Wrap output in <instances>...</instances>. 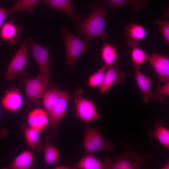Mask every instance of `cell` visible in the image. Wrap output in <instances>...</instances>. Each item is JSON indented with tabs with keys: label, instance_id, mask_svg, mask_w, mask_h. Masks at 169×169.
Segmentation results:
<instances>
[{
	"label": "cell",
	"instance_id": "cell-17",
	"mask_svg": "<svg viewBox=\"0 0 169 169\" xmlns=\"http://www.w3.org/2000/svg\"><path fill=\"white\" fill-rule=\"evenodd\" d=\"M33 161V153L29 150H26L18 155L12 163L3 169H30L32 167Z\"/></svg>",
	"mask_w": 169,
	"mask_h": 169
},
{
	"label": "cell",
	"instance_id": "cell-33",
	"mask_svg": "<svg viewBox=\"0 0 169 169\" xmlns=\"http://www.w3.org/2000/svg\"><path fill=\"white\" fill-rule=\"evenodd\" d=\"M70 167L64 166H59L55 167V169H69L71 168Z\"/></svg>",
	"mask_w": 169,
	"mask_h": 169
},
{
	"label": "cell",
	"instance_id": "cell-27",
	"mask_svg": "<svg viewBox=\"0 0 169 169\" xmlns=\"http://www.w3.org/2000/svg\"><path fill=\"white\" fill-rule=\"evenodd\" d=\"M44 0H18L15 5L9 8L10 13L25 11L31 13L34 11L33 6Z\"/></svg>",
	"mask_w": 169,
	"mask_h": 169
},
{
	"label": "cell",
	"instance_id": "cell-32",
	"mask_svg": "<svg viewBox=\"0 0 169 169\" xmlns=\"http://www.w3.org/2000/svg\"><path fill=\"white\" fill-rule=\"evenodd\" d=\"M1 116V110L0 107V120ZM8 131L6 129H2L0 125V140L3 138H6L8 135Z\"/></svg>",
	"mask_w": 169,
	"mask_h": 169
},
{
	"label": "cell",
	"instance_id": "cell-7",
	"mask_svg": "<svg viewBox=\"0 0 169 169\" xmlns=\"http://www.w3.org/2000/svg\"><path fill=\"white\" fill-rule=\"evenodd\" d=\"M28 44L31 53L40 69L38 75L49 83L50 67L52 61L50 58L49 49L32 38L29 39Z\"/></svg>",
	"mask_w": 169,
	"mask_h": 169
},
{
	"label": "cell",
	"instance_id": "cell-23",
	"mask_svg": "<svg viewBox=\"0 0 169 169\" xmlns=\"http://www.w3.org/2000/svg\"><path fill=\"white\" fill-rule=\"evenodd\" d=\"M117 48L114 45L108 43L103 45L101 50V58L106 68L118 63L119 56Z\"/></svg>",
	"mask_w": 169,
	"mask_h": 169
},
{
	"label": "cell",
	"instance_id": "cell-20",
	"mask_svg": "<svg viewBox=\"0 0 169 169\" xmlns=\"http://www.w3.org/2000/svg\"><path fill=\"white\" fill-rule=\"evenodd\" d=\"M73 168L79 169H108V166L105 162H101L92 154H87Z\"/></svg>",
	"mask_w": 169,
	"mask_h": 169
},
{
	"label": "cell",
	"instance_id": "cell-21",
	"mask_svg": "<svg viewBox=\"0 0 169 169\" xmlns=\"http://www.w3.org/2000/svg\"><path fill=\"white\" fill-rule=\"evenodd\" d=\"M39 130L29 126L24 130L26 141L29 146L33 150L40 152L43 150L44 145L40 141Z\"/></svg>",
	"mask_w": 169,
	"mask_h": 169
},
{
	"label": "cell",
	"instance_id": "cell-28",
	"mask_svg": "<svg viewBox=\"0 0 169 169\" xmlns=\"http://www.w3.org/2000/svg\"><path fill=\"white\" fill-rule=\"evenodd\" d=\"M107 68L104 66L98 71L92 74L89 78L88 84L91 87H96L100 86L102 83Z\"/></svg>",
	"mask_w": 169,
	"mask_h": 169
},
{
	"label": "cell",
	"instance_id": "cell-29",
	"mask_svg": "<svg viewBox=\"0 0 169 169\" xmlns=\"http://www.w3.org/2000/svg\"><path fill=\"white\" fill-rule=\"evenodd\" d=\"M156 23L158 26L159 30L161 32L166 42L169 44V21L166 18L163 20H157Z\"/></svg>",
	"mask_w": 169,
	"mask_h": 169
},
{
	"label": "cell",
	"instance_id": "cell-26",
	"mask_svg": "<svg viewBox=\"0 0 169 169\" xmlns=\"http://www.w3.org/2000/svg\"><path fill=\"white\" fill-rule=\"evenodd\" d=\"M131 48V57L134 68L140 69L142 64L147 59L148 54L138 45L134 46Z\"/></svg>",
	"mask_w": 169,
	"mask_h": 169
},
{
	"label": "cell",
	"instance_id": "cell-15",
	"mask_svg": "<svg viewBox=\"0 0 169 169\" xmlns=\"http://www.w3.org/2000/svg\"><path fill=\"white\" fill-rule=\"evenodd\" d=\"M47 112L43 109H34L28 114V123L30 127L36 129L41 132L47 126L49 120Z\"/></svg>",
	"mask_w": 169,
	"mask_h": 169
},
{
	"label": "cell",
	"instance_id": "cell-18",
	"mask_svg": "<svg viewBox=\"0 0 169 169\" xmlns=\"http://www.w3.org/2000/svg\"><path fill=\"white\" fill-rule=\"evenodd\" d=\"M153 131L150 132L148 135L152 138H156L162 145L167 149H169V130L164 127L163 122L159 118L154 121Z\"/></svg>",
	"mask_w": 169,
	"mask_h": 169
},
{
	"label": "cell",
	"instance_id": "cell-19",
	"mask_svg": "<svg viewBox=\"0 0 169 169\" xmlns=\"http://www.w3.org/2000/svg\"><path fill=\"white\" fill-rule=\"evenodd\" d=\"M106 2L110 9L117 10L123 7L131 5L135 12L138 11L150 3L148 0H106Z\"/></svg>",
	"mask_w": 169,
	"mask_h": 169
},
{
	"label": "cell",
	"instance_id": "cell-3",
	"mask_svg": "<svg viewBox=\"0 0 169 169\" xmlns=\"http://www.w3.org/2000/svg\"><path fill=\"white\" fill-rule=\"evenodd\" d=\"M60 33L65 45L66 64L69 67L75 68L79 58L88 49L89 41H83L75 35L71 33L67 27L62 28Z\"/></svg>",
	"mask_w": 169,
	"mask_h": 169
},
{
	"label": "cell",
	"instance_id": "cell-9",
	"mask_svg": "<svg viewBox=\"0 0 169 169\" xmlns=\"http://www.w3.org/2000/svg\"><path fill=\"white\" fill-rule=\"evenodd\" d=\"M28 40L26 39L13 57L4 75L6 80H11L19 72L23 71L28 63Z\"/></svg>",
	"mask_w": 169,
	"mask_h": 169
},
{
	"label": "cell",
	"instance_id": "cell-13",
	"mask_svg": "<svg viewBox=\"0 0 169 169\" xmlns=\"http://www.w3.org/2000/svg\"><path fill=\"white\" fill-rule=\"evenodd\" d=\"M22 30L21 26L16 25L14 21L10 20L3 25L0 30V38L9 44L17 43L20 39V33Z\"/></svg>",
	"mask_w": 169,
	"mask_h": 169
},
{
	"label": "cell",
	"instance_id": "cell-34",
	"mask_svg": "<svg viewBox=\"0 0 169 169\" xmlns=\"http://www.w3.org/2000/svg\"><path fill=\"white\" fill-rule=\"evenodd\" d=\"M169 161L167 160L166 162V164L161 169H169Z\"/></svg>",
	"mask_w": 169,
	"mask_h": 169
},
{
	"label": "cell",
	"instance_id": "cell-22",
	"mask_svg": "<svg viewBox=\"0 0 169 169\" xmlns=\"http://www.w3.org/2000/svg\"><path fill=\"white\" fill-rule=\"evenodd\" d=\"M51 138L49 136H47L43 150L46 166L57 163L59 159L58 151L51 142Z\"/></svg>",
	"mask_w": 169,
	"mask_h": 169
},
{
	"label": "cell",
	"instance_id": "cell-8",
	"mask_svg": "<svg viewBox=\"0 0 169 169\" xmlns=\"http://www.w3.org/2000/svg\"><path fill=\"white\" fill-rule=\"evenodd\" d=\"M23 81L28 100L34 105H39L40 98L48 88L49 83L38 75L33 78H26Z\"/></svg>",
	"mask_w": 169,
	"mask_h": 169
},
{
	"label": "cell",
	"instance_id": "cell-6",
	"mask_svg": "<svg viewBox=\"0 0 169 169\" xmlns=\"http://www.w3.org/2000/svg\"><path fill=\"white\" fill-rule=\"evenodd\" d=\"M83 91V90L80 88L74 91V103L76 116L86 123L98 120L102 115L98 113L92 101L82 96Z\"/></svg>",
	"mask_w": 169,
	"mask_h": 169
},
{
	"label": "cell",
	"instance_id": "cell-11",
	"mask_svg": "<svg viewBox=\"0 0 169 169\" xmlns=\"http://www.w3.org/2000/svg\"><path fill=\"white\" fill-rule=\"evenodd\" d=\"M147 59L157 74L159 79L163 82H169V57L155 53L148 54Z\"/></svg>",
	"mask_w": 169,
	"mask_h": 169
},
{
	"label": "cell",
	"instance_id": "cell-24",
	"mask_svg": "<svg viewBox=\"0 0 169 169\" xmlns=\"http://www.w3.org/2000/svg\"><path fill=\"white\" fill-rule=\"evenodd\" d=\"M124 34L128 38L140 41L146 37L147 32L142 25L132 22L125 27Z\"/></svg>",
	"mask_w": 169,
	"mask_h": 169
},
{
	"label": "cell",
	"instance_id": "cell-14",
	"mask_svg": "<svg viewBox=\"0 0 169 169\" xmlns=\"http://www.w3.org/2000/svg\"><path fill=\"white\" fill-rule=\"evenodd\" d=\"M50 8L58 10L67 14L76 23L80 19L81 16L75 13L72 0H44Z\"/></svg>",
	"mask_w": 169,
	"mask_h": 169
},
{
	"label": "cell",
	"instance_id": "cell-12",
	"mask_svg": "<svg viewBox=\"0 0 169 169\" xmlns=\"http://www.w3.org/2000/svg\"><path fill=\"white\" fill-rule=\"evenodd\" d=\"M107 69L103 81L100 86V94L106 92L114 84L123 82L125 76V72L120 69L118 63Z\"/></svg>",
	"mask_w": 169,
	"mask_h": 169
},
{
	"label": "cell",
	"instance_id": "cell-16",
	"mask_svg": "<svg viewBox=\"0 0 169 169\" xmlns=\"http://www.w3.org/2000/svg\"><path fill=\"white\" fill-rule=\"evenodd\" d=\"M3 106L7 110L15 112L22 106L23 99L18 89L6 92L2 101Z\"/></svg>",
	"mask_w": 169,
	"mask_h": 169
},
{
	"label": "cell",
	"instance_id": "cell-25",
	"mask_svg": "<svg viewBox=\"0 0 169 169\" xmlns=\"http://www.w3.org/2000/svg\"><path fill=\"white\" fill-rule=\"evenodd\" d=\"M61 92L58 88L54 87L47 89L42 95L43 105L48 113L60 95Z\"/></svg>",
	"mask_w": 169,
	"mask_h": 169
},
{
	"label": "cell",
	"instance_id": "cell-31",
	"mask_svg": "<svg viewBox=\"0 0 169 169\" xmlns=\"http://www.w3.org/2000/svg\"><path fill=\"white\" fill-rule=\"evenodd\" d=\"M10 13L9 9L0 6V30L8 16Z\"/></svg>",
	"mask_w": 169,
	"mask_h": 169
},
{
	"label": "cell",
	"instance_id": "cell-5",
	"mask_svg": "<svg viewBox=\"0 0 169 169\" xmlns=\"http://www.w3.org/2000/svg\"><path fill=\"white\" fill-rule=\"evenodd\" d=\"M70 97L67 91H62L48 113L49 120L46 133L51 137L56 135L59 130V124L65 113Z\"/></svg>",
	"mask_w": 169,
	"mask_h": 169
},
{
	"label": "cell",
	"instance_id": "cell-2",
	"mask_svg": "<svg viewBox=\"0 0 169 169\" xmlns=\"http://www.w3.org/2000/svg\"><path fill=\"white\" fill-rule=\"evenodd\" d=\"M124 152L121 156H115L114 160L109 158L105 159V162L108 169H141L147 163L149 159L152 158V155H142L134 151L132 145L127 142L120 141Z\"/></svg>",
	"mask_w": 169,
	"mask_h": 169
},
{
	"label": "cell",
	"instance_id": "cell-30",
	"mask_svg": "<svg viewBox=\"0 0 169 169\" xmlns=\"http://www.w3.org/2000/svg\"><path fill=\"white\" fill-rule=\"evenodd\" d=\"M156 95L164 96L169 95V82H166L164 85L158 87L155 92Z\"/></svg>",
	"mask_w": 169,
	"mask_h": 169
},
{
	"label": "cell",
	"instance_id": "cell-10",
	"mask_svg": "<svg viewBox=\"0 0 169 169\" xmlns=\"http://www.w3.org/2000/svg\"><path fill=\"white\" fill-rule=\"evenodd\" d=\"M134 69L135 73L134 78L138 88L142 93L144 102L148 103L154 100L163 101L165 100L164 96L156 95L151 91L153 81L142 73L140 69L134 68Z\"/></svg>",
	"mask_w": 169,
	"mask_h": 169
},
{
	"label": "cell",
	"instance_id": "cell-1",
	"mask_svg": "<svg viewBox=\"0 0 169 169\" xmlns=\"http://www.w3.org/2000/svg\"><path fill=\"white\" fill-rule=\"evenodd\" d=\"M93 9L90 15L82 21H78L77 32L83 35L86 40L100 38H107L105 31V21L108 15L106 2L96 0L93 4Z\"/></svg>",
	"mask_w": 169,
	"mask_h": 169
},
{
	"label": "cell",
	"instance_id": "cell-4",
	"mask_svg": "<svg viewBox=\"0 0 169 169\" xmlns=\"http://www.w3.org/2000/svg\"><path fill=\"white\" fill-rule=\"evenodd\" d=\"M84 148L87 154H92L99 150L110 153L115 148L114 145L110 140L103 139L100 130L97 128L86 125L84 138Z\"/></svg>",
	"mask_w": 169,
	"mask_h": 169
}]
</instances>
